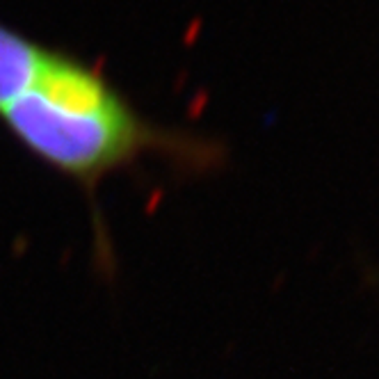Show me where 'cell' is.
I'll return each instance as SVG.
<instances>
[{
    "label": "cell",
    "instance_id": "1",
    "mask_svg": "<svg viewBox=\"0 0 379 379\" xmlns=\"http://www.w3.org/2000/svg\"><path fill=\"white\" fill-rule=\"evenodd\" d=\"M0 121L23 151L87 195L149 155L192 164L213 153L204 140L144 119L94 64L57 48L30 87L0 110Z\"/></svg>",
    "mask_w": 379,
    "mask_h": 379
},
{
    "label": "cell",
    "instance_id": "2",
    "mask_svg": "<svg viewBox=\"0 0 379 379\" xmlns=\"http://www.w3.org/2000/svg\"><path fill=\"white\" fill-rule=\"evenodd\" d=\"M51 48L0 21V110L34 83Z\"/></svg>",
    "mask_w": 379,
    "mask_h": 379
}]
</instances>
